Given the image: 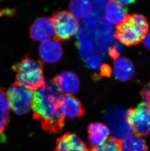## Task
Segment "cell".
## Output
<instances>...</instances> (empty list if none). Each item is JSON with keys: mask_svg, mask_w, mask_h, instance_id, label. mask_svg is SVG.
I'll list each match as a JSON object with an SVG mask.
<instances>
[{"mask_svg": "<svg viewBox=\"0 0 150 151\" xmlns=\"http://www.w3.org/2000/svg\"><path fill=\"white\" fill-rule=\"evenodd\" d=\"M61 92L53 80L34 92L32 109L33 117L41 122L44 130L59 132L64 127L65 117L61 110Z\"/></svg>", "mask_w": 150, "mask_h": 151, "instance_id": "obj_1", "label": "cell"}, {"mask_svg": "<svg viewBox=\"0 0 150 151\" xmlns=\"http://www.w3.org/2000/svg\"><path fill=\"white\" fill-rule=\"evenodd\" d=\"M147 19L137 14L127 15L116 27L115 37L125 46H135L143 41L149 31Z\"/></svg>", "mask_w": 150, "mask_h": 151, "instance_id": "obj_2", "label": "cell"}, {"mask_svg": "<svg viewBox=\"0 0 150 151\" xmlns=\"http://www.w3.org/2000/svg\"><path fill=\"white\" fill-rule=\"evenodd\" d=\"M16 76V82L32 90H37L45 84L41 61L24 56L12 66Z\"/></svg>", "mask_w": 150, "mask_h": 151, "instance_id": "obj_3", "label": "cell"}, {"mask_svg": "<svg viewBox=\"0 0 150 151\" xmlns=\"http://www.w3.org/2000/svg\"><path fill=\"white\" fill-rule=\"evenodd\" d=\"M54 27V40L57 41L69 39L78 32L79 24L68 11H56L50 19Z\"/></svg>", "mask_w": 150, "mask_h": 151, "instance_id": "obj_4", "label": "cell"}, {"mask_svg": "<svg viewBox=\"0 0 150 151\" xmlns=\"http://www.w3.org/2000/svg\"><path fill=\"white\" fill-rule=\"evenodd\" d=\"M6 93L11 108L16 114L21 116L30 111L34 96L33 90L15 81Z\"/></svg>", "mask_w": 150, "mask_h": 151, "instance_id": "obj_5", "label": "cell"}, {"mask_svg": "<svg viewBox=\"0 0 150 151\" xmlns=\"http://www.w3.org/2000/svg\"><path fill=\"white\" fill-rule=\"evenodd\" d=\"M127 122L134 134L140 137L150 135V107L145 103L127 111Z\"/></svg>", "mask_w": 150, "mask_h": 151, "instance_id": "obj_6", "label": "cell"}, {"mask_svg": "<svg viewBox=\"0 0 150 151\" xmlns=\"http://www.w3.org/2000/svg\"><path fill=\"white\" fill-rule=\"evenodd\" d=\"M105 120L113 138L120 139L132 132L127 122V111L119 107L108 110L105 114Z\"/></svg>", "mask_w": 150, "mask_h": 151, "instance_id": "obj_7", "label": "cell"}, {"mask_svg": "<svg viewBox=\"0 0 150 151\" xmlns=\"http://www.w3.org/2000/svg\"><path fill=\"white\" fill-rule=\"evenodd\" d=\"M54 26L51 20L47 17H41L35 20L30 27L29 34L33 40L44 42L54 36Z\"/></svg>", "mask_w": 150, "mask_h": 151, "instance_id": "obj_8", "label": "cell"}, {"mask_svg": "<svg viewBox=\"0 0 150 151\" xmlns=\"http://www.w3.org/2000/svg\"><path fill=\"white\" fill-rule=\"evenodd\" d=\"M61 93L72 95L79 90L80 82L76 74L72 71L61 73L53 79Z\"/></svg>", "mask_w": 150, "mask_h": 151, "instance_id": "obj_9", "label": "cell"}, {"mask_svg": "<svg viewBox=\"0 0 150 151\" xmlns=\"http://www.w3.org/2000/svg\"><path fill=\"white\" fill-rule=\"evenodd\" d=\"M39 53L41 59L46 63H55L62 57L63 50L59 41L48 40L40 45Z\"/></svg>", "mask_w": 150, "mask_h": 151, "instance_id": "obj_10", "label": "cell"}, {"mask_svg": "<svg viewBox=\"0 0 150 151\" xmlns=\"http://www.w3.org/2000/svg\"><path fill=\"white\" fill-rule=\"evenodd\" d=\"M61 110L64 117L75 118L84 114V109L80 101L71 94L62 95L61 100Z\"/></svg>", "mask_w": 150, "mask_h": 151, "instance_id": "obj_11", "label": "cell"}, {"mask_svg": "<svg viewBox=\"0 0 150 151\" xmlns=\"http://www.w3.org/2000/svg\"><path fill=\"white\" fill-rule=\"evenodd\" d=\"M55 151H89V149L77 135L67 133L58 139Z\"/></svg>", "mask_w": 150, "mask_h": 151, "instance_id": "obj_12", "label": "cell"}, {"mask_svg": "<svg viewBox=\"0 0 150 151\" xmlns=\"http://www.w3.org/2000/svg\"><path fill=\"white\" fill-rule=\"evenodd\" d=\"M88 139L91 147L104 144L110 134V131L107 125L100 122L91 124L88 126Z\"/></svg>", "mask_w": 150, "mask_h": 151, "instance_id": "obj_13", "label": "cell"}, {"mask_svg": "<svg viewBox=\"0 0 150 151\" xmlns=\"http://www.w3.org/2000/svg\"><path fill=\"white\" fill-rule=\"evenodd\" d=\"M114 74L115 78L120 81L130 80L134 74V68L132 62L123 57L116 59L114 67Z\"/></svg>", "mask_w": 150, "mask_h": 151, "instance_id": "obj_14", "label": "cell"}, {"mask_svg": "<svg viewBox=\"0 0 150 151\" xmlns=\"http://www.w3.org/2000/svg\"><path fill=\"white\" fill-rule=\"evenodd\" d=\"M126 8L113 0H109L106 7V19L113 24H120L127 15Z\"/></svg>", "mask_w": 150, "mask_h": 151, "instance_id": "obj_15", "label": "cell"}, {"mask_svg": "<svg viewBox=\"0 0 150 151\" xmlns=\"http://www.w3.org/2000/svg\"><path fill=\"white\" fill-rule=\"evenodd\" d=\"M122 151H147L148 146L141 137L129 133L120 139Z\"/></svg>", "mask_w": 150, "mask_h": 151, "instance_id": "obj_16", "label": "cell"}, {"mask_svg": "<svg viewBox=\"0 0 150 151\" xmlns=\"http://www.w3.org/2000/svg\"><path fill=\"white\" fill-rule=\"evenodd\" d=\"M11 106L7 93L3 88H0V134L2 138L4 139V133L9 124L10 119V111Z\"/></svg>", "mask_w": 150, "mask_h": 151, "instance_id": "obj_17", "label": "cell"}, {"mask_svg": "<svg viewBox=\"0 0 150 151\" xmlns=\"http://www.w3.org/2000/svg\"><path fill=\"white\" fill-rule=\"evenodd\" d=\"M69 7L71 14L78 19L87 17L92 9L89 0H71Z\"/></svg>", "mask_w": 150, "mask_h": 151, "instance_id": "obj_18", "label": "cell"}, {"mask_svg": "<svg viewBox=\"0 0 150 151\" xmlns=\"http://www.w3.org/2000/svg\"><path fill=\"white\" fill-rule=\"evenodd\" d=\"M89 151H122L120 145V139L113 137L108 139L104 144L98 146H93L89 149Z\"/></svg>", "mask_w": 150, "mask_h": 151, "instance_id": "obj_19", "label": "cell"}, {"mask_svg": "<svg viewBox=\"0 0 150 151\" xmlns=\"http://www.w3.org/2000/svg\"><path fill=\"white\" fill-rule=\"evenodd\" d=\"M142 98L150 107V80L149 83H148L145 87L142 88L141 92Z\"/></svg>", "mask_w": 150, "mask_h": 151, "instance_id": "obj_20", "label": "cell"}, {"mask_svg": "<svg viewBox=\"0 0 150 151\" xmlns=\"http://www.w3.org/2000/svg\"><path fill=\"white\" fill-rule=\"evenodd\" d=\"M122 50V46L119 44H116L112 47L109 51V55L112 58L116 59L119 56Z\"/></svg>", "mask_w": 150, "mask_h": 151, "instance_id": "obj_21", "label": "cell"}, {"mask_svg": "<svg viewBox=\"0 0 150 151\" xmlns=\"http://www.w3.org/2000/svg\"><path fill=\"white\" fill-rule=\"evenodd\" d=\"M111 73V70L109 66L107 65H104L101 68V73L102 76L109 77Z\"/></svg>", "mask_w": 150, "mask_h": 151, "instance_id": "obj_22", "label": "cell"}, {"mask_svg": "<svg viewBox=\"0 0 150 151\" xmlns=\"http://www.w3.org/2000/svg\"><path fill=\"white\" fill-rule=\"evenodd\" d=\"M143 43L145 47L150 50V31L143 39Z\"/></svg>", "mask_w": 150, "mask_h": 151, "instance_id": "obj_23", "label": "cell"}, {"mask_svg": "<svg viewBox=\"0 0 150 151\" xmlns=\"http://www.w3.org/2000/svg\"><path fill=\"white\" fill-rule=\"evenodd\" d=\"M122 6H127L134 3L136 0H113Z\"/></svg>", "mask_w": 150, "mask_h": 151, "instance_id": "obj_24", "label": "cell"}]
</instances>
